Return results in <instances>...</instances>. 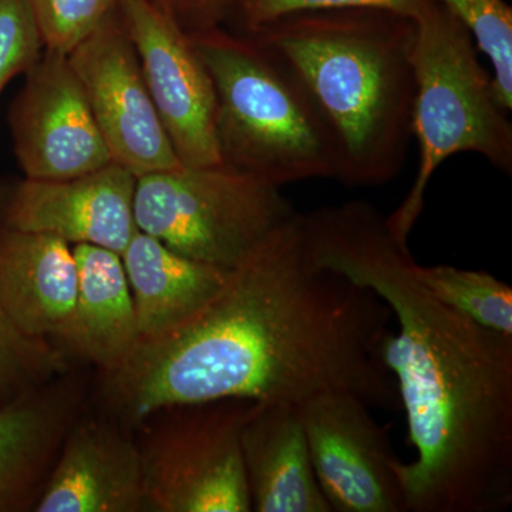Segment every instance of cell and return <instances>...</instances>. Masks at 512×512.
<instances>
[{
    "label": "cell",
    "instance_id": "8992f818",
    "mask_svg": "<svg viewBox=\"0 0 512 512\" xmlns=\"http://www.w3.org/2000/svg\"><path fill=\"white\" fill-rule=\"evenodd\" d=\"M282 188L224 164L180 165L137 177V228L217 268L241 264L298 215Z\"/></svg>",
    "mask_w": 512,
    "mask_h": 512
},
{
    "label": "cell",
    "instance_id": "484cf974",
    "mask_svg": "<svg viewBox=\"0 0 512 512\" xmlns=\"http://www.w3.org/2000/svg\"><path fill=\"white\" fill-rule=\"evenodd\" d=\"M154 3L165 13L177 16V0H153Z\"/></svg>",
    "mask_w": 512,
    "mask_h": 512
},
{
    "label": "cell",
    "instance_id": "277c9868",
    "mask_svg": "<svg viewBox=\"0 0 512 512\" xmlns=\"http://www.w3.org/2000/svg\"><path fill=\"white\" fill-rule=\"evenodd\" d=\"M188 33L214 83L221 164L281 188L339 181L338 144L291 64L251 35Z\"/></svg>",
    "mask_w": 512,
    "mask_h": 512
},
{
    "label": "cell",
    "instance_id": "6da1fadb",
    "mask_svg": "<svg viewBox=\"0 0 512 512\" xmlns=\"http://www.w3.org/2000/svg\"><path fill=\"white\" fill-rule=\"evenodd\" d=\"M299 214L276 229L204 306L126 362L94 373L90 403L134 427L174 404L217 399L305 402L342 390L400 412L383 360L392 312L372 289L320 268Z\"/></svg>",
    "mask_w": 512,
    "mask_h": 512
},
{
    "label": "cell",
    "instance_id": "8fae6325",
    "mask_svg": "<svg viewBox=\"0 0 512 512\" xmlns=\"http://www.w3.org/2000/svg\"><path fill=\"white\" fill-rule=\"evenodd\" d=\"M25 177L64 180L113 163L69 56L45 49L10 110Z\"/></svg>",
    "mask_w": 512,
    "mask_h": 512
},
{
    "label": "cell",
    "instance_id": "ac0fdd59",
    "mask_svg": "<svg viewBox=\"0 0 512 512\" xmlns=\"http://www.w3.org/2000/svg\"><path fill=\"white\" fill-rule=\"evenodd\" d=\"M140 340L160 338L200 311L228 271L188 258L137 229L123 254Z\"/></svg>",
    "mask_w": 512,
    "mask_h": 512
},
{
    "label": "cell",
    "instance_id": "7402d4cb",
    "mask_svg": "<svg viewBox=\"0 0 512 512\" xmlns=\"http://www.w3.org/2000/svg\"><path fill=\"white\" fill-rule=\"evenodd\" d=\"M45 49L69 55L119 9L120 0H29Z\"/></svg>",
    "mask_w": 512,
    "mask_h": 512
},
{
    "label": "cell",
    "instance_id": "d6986e66",
    "mask_svg": "<svg viewBox=\"0 0 512 512\" xmlns=\"http://www.w3.org/2000/svg\"><path fill=\"white\" fill-rule=\"evenodd\" d=\"M424 284L441 302L468 319L512 338V288L485 271L420 265Z\"/></svg>",
    "mask_w": 512,
    "mask_h": 512
},
{
    "label": "cell",
    "instance_id": "d4e9b609",
    "mask_svg": "<svg viewBox=\"0 0 512 512\" xmlns=\"http://www.w3.org/2000/svg\"><path fill=\"white\" fill-rule=\"evenodd\" d=\"M238 0H177V18L183 15L190 23V32L220 26L222 19Z\"/></svg>",
    "mask_w": 512,
    "mask_h": 512
},
{
    "label": "cell",
    "instance_id": "5b68a950",
    "mask_svg": "<svg viewBox=\"0 0 512 512\" xmlns=\"http://www.w3.org/2000/svg\"><path fill=\"white\" fill-rule=\"evenodd\" d=\"M414 20L412 131L419 167L406 198L387 215L394 235L407 244L431 178L448 158L478 154L501 173L512 174V124L478 60L473 37L441 0Z\"/></svg>",
    "mask_w": 512,
    "mask_h": 512
},
{
    "label": "cell",
    "instance_id": "603a6c76",
    "mask_svg": "<svg viewBox=\"0 0 512 512\" xmlns=\"http://www.w3.org/2000/svg\"><path fill=\"white\" fill-rule=\"evenodd\" d=\"M45 52L29 0H0V94L18 74L28 73Z\"/></svg>",
    "mask_w": 512,
    "mask_h": 512
},
{
    "label": "cell",
    "instance_id": "52a82bcc",
    "mask_svg": "<svg viewBox=\"0 0 512 512\" xmlns=\"http://www.w3.org/2000/svg\"><path fill=\"white\" fill-rule=\"evenodd\" d=\"M258 404H174L138 421L144 512H251L241 436Z\"/></svg>",
    "mask_w": 512,
    "mask_h": 512
},
{
    "label": "cell",
    "instance_id": "e0dca14e",
    "mask_svg": "<svg viewBox=\"0 0 512 512\" xmlns=\"http://www.w3.org/2000/svg\"><path fill=\"white\" fill-rule=\"evenodd\" d=\"M241 448L252 511L332 512L298 404L259 403L242 430Z\"/></svg>",
    "mask_w": 512,
    "mask_h": 512
},
{
    "label": "cell",
    "instance_id": "3957f363",
    "mask_svg": "<svg viewBox=\"0 0 512 512\" xmlns=\"http://www.w3.org/2000/svg\"><path fill=\"white\" fill-rule=\"evenodd\" d=\"M291 64L332 130L339 183L383 187L412 141L416 20L386 9L293 13L255 33Z\"/></svg>",
    "mask_w": 512,
    "mask_h": 512
},
{
    "label": "cell",
    "instance_id": "30bf717a",
    "mask_svg": "<svg viewBox=\"0 0 512 512\" xmlns=\"http://www.w3.org/2000/svg\"><path fill=\"white\" fill-rule=\"evenodd\" d=\"M119 13L178 160L190 167L221 164L214 83L190 33L153 0H120Z\"/></svg>",
    "mask_w": 512,
    "mask_h": 512
},
{
    "label": "cell",
    "instance_id": "ffe728a7",
    "mask_svg": "<svg viewBox=\"0 0 512 512\" xmlns=\"http://www.w3.org/2000/svg\"><path fill=\"white\" fill-rule=\"evenodd\" d=\"M73 366L52 342L23 332L0 303V404L32 392Z\"/></svg>",
    "mask_w": 512,
    "mask_h": 512
},
{
    "label": "cell",
    "instance_id": "cb8c5ba5",
    "mask_svg": "<svg viewBox=\"0 0 512 512\" xmlns=\"http://www.w3.org/2000/svg\"><path fill=\"white\" fill-rule=\"evenodd\" d=\"M436 0H238L239 22L247 33H255L293 13L313 10L372 8L417 19Z\"/></svg>",
    "mask_w": 512,
    "mask_h": 512
},
{
    "label": "cell",
    "instance_id": "2e32d148",
    "mask_svg": "<svg viewBox=\"0 0 512 512\" xmlns=\"http://www.w3.org/2000/svg\"><path fill=\"white\" fill-rule=\"evenodd\" d=\"M73 247L0 225V303L23 332L56 345L76 296Z\"/></svg>",
    "mask_w": 512,
    "mask_h": 512
},
{
    "label": "cell",
    "instance_id": "7a4b0ae2",
    "mask_svg": "<svg viewBox=\"0 0 512 512\" xmlns=\"http://www.w3.org/2000/svg\"><path fill=\"white\" fill-rule=\"evenodd\" d=\"M320 268L372 289L397 330L383 345L412 463L396 461L406 512H501L512 504V338L441 302L409 244L367 201L299 215Z\"/></svg>",
    "mask_w": 512,
    "mask_h": 512
},
{
    "label": "cell",
    "instance_id": "9a60e30c",
    "mask_svg": "<svg viewBox=\"0 0 512 512\" xmlns=\"http://www.w3.org/2000/svg\"><path fill=\"white\" fill-rule=\"evenodd\" d=\"M76 296L56 342L73 365L94 373L119 369L137 348L136 309L123 259L97 245H73Z\"/></svg>",
    "mask_w": 512,
    "mask_h": 512
},
{
    "label": "cell",
    "instance_id": "ba28073f",
    "mask_svg": "<svg viewBox=\"0 0 512 512\" xmlns=\"http://www.w3.org/2000/svg\"><path fill=\"white\" fill-rule=\"evenodd\" d=\"M113 163L137 177L180 167L119 9L69 53Z\"/></svg>",
    "mask_w": 512,
    "mask_h": 512
},
{
    "label": "cell",
    "instance_id": "9c48e42d",
    "mask_svg": "<svg viewBox=\"0 0 512 512\" xmlns=\"http://www.w3.org/2000/svg\"><path fill=\"white\" fill-rule=\"evenodd\" d=\"M312 466L336 512H406L389 434L355 394L330 390L299 403Z\"/></svg>",
    "mask_w": 512,
    "mask_h": 512
},
{
    "label": "cell",
    "instance_id": "4fadbf2b",
    "mask_svg": "<svg viewBox=\"0 0 512 512\" xmlns=\"http://www.w3.org/2000/svg\"><path fill=\"white\" fill-rule=\"evenodd\" d=\"M33 512H144L133 427L89 400L64 436Z\"/></svg>",
    "mask_w": 512,
    "mask_h": 512
},
{
    "label": "cell",
    "instance_id": "44dd1931",
    "mask_svg": "<svg viewBox=\"0 0 512 512\" xmlns=\"http://www.w3.org/2000/svg\"><path fill=\"white\" fill-rule=\"evenodd\" d=\"M473 37L493 67V89L505 111L512 109V9L505 0H441Z\"/></svg>",
    "mask_w": 512,
    "mask_h": 512
},
{
    "label": "cell",
    "instance_id": "7c38bea8",
    "mask_svg": "<svg viewBox=\"0 0 512 512\" xmlns=\"http://www.w3.org/2000/svg\"><path fill=\"white\" fill-rule=\"evenodd\" d=\"M136 184L137 175L117 163L64 180H2L0 225L121 255L138 229Z\"/></svg>",
    "mask_w": 512,
    "mask_h": 512
},
{
    "label": "cell",
    "instance_id": "5bb4252c",
    "mask_svg": "<svg viewBox=\"0 0 512 512\" xmlns=\"http://www.w3.org/2000/svg\"><path fill=\"white\" fill-rule=\"evenodd\" d=\"M92 379L76 365L0 404V512L33 511L64 436L89 404Z\"/></svg>",
    "mask_w": 512,
    "mask_h": 512
}]
</instances>
